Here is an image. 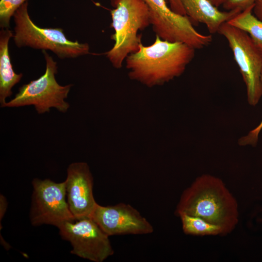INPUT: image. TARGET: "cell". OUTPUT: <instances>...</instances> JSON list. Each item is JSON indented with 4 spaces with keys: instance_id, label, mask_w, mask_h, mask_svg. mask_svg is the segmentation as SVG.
Here are the masks:
<instances>
[{
    "instance_id": "cell-8",
    "label": "cell",
    "mask_w": 262,
    "mask_h": 262,
    "mask_svg": "<svg viewBox=\"0 0 262 262\" xmlns=\"http://www.w3.org/2000/svg\"><path fill=\"white\" fill-rule=\"evenodd\" d=\"M32 185L30 219L33 226L47 224L58 228L66 222L76 220L66 200L65 181L56 182L35 178Z\"/></svg>"
},
{
    "instance_id": "cell-19",
    "label": "cell",
    "mask_w": 262,
    "mask_h": 262,
    "mask_svg": "<svg viewBox=\"0 0 262 262\" xmlns=\"http://www.w3.org/2000/svg\"><path fill=\"white\" fill-rule=\"evenodd\" d=\"M214 6L218 7L222 5L227 0H209ZM169 3V7L175 13L186 15L180 0H167Z\"/></svg>"
},
{
    "instance_id": "cell-18",
    "label": "cell",
    "mask_w": 262,
    "mask_h": 262,
    "mask_svg": "<svg viewBox=\"0 0 262 262\" xmlns=\"http://www.w3.org/2000/svg\"><path fill=\"white\" fill-rule=\"evenodd\" d=\"M257 0H227L222 5L227 11L239 10L243 11L255 4Z\"/></svg>"
},
{
    "instance_id": "cell-17",
    "label": "cell",
    "mask_w": 262,
    "mask_h": 262,
    "mask_svg": "<svg viewBox=\"0 0 262 262\" xmlns=\"http://www.w3.org/2000/svg\"><path fill=\"white\" fill-rule=\"evenodd\" d=\"M262 81V72L261 76ZM262 130V119L260 124L253 130L250 131L247 135L240 138L238 140V144L240 146L251 145L253 147L256 146L260 132Z\"/></svg>"
},
{
    "instance_id": "cell-7",
    "label": "cell",
    "mask_w": 262,
    "mask_h": 262,
    "mask_svg": "<svg viewBox=\"0 0 262 262\" xmlns=\"http://www.w3.org/2000/svg\"><path fill=\"white\" fill-rule=\"evenodd\" d=\"M148 7L150 23L156 35L169 42H180L194 49H201L212 41L211 34H203L193 27L189 17L174 12L167 0H144Z\"/></svg>"
},
{
    "instance_id": "cell-21",
    "label": "cell",
    "mask_w": 262,
    "mask_h": 262,
    "mask_svg": "<svg viewBox=\"0 0 262 262\" xmlns=\"http://www.w3.org/2000/svg\"><path fill=\"white\" fill-rule=\"evenodd\" d=\"M0 218L2 217L6 209L7 202L6 198L0 195Z\"/></svg>"
},
{
    "instance_id": "cell-2",
    "label": "cell",
    "mask_w": 262,
    "mask_h": 262,
    "mask_svg": "<svg viewBox=\"0 0 262 262\" xmlns=\"http://www.w3.org/2000/svg\"><path fill=\"white\" fill-rule=\"evenodd\" d=\"M195 49L180 42H169L156 35L154 42L126 58L132 80L151 87L162 85L181 75L195 57Z\"/></svg>"
},
{
    "instance_id": "cell-12",
    "label": "cell",
    "mask_w": 262,
    "mask_h": 262,
    "mask_svg": "<svg viewBox=\"0 0 262 262\" xmlns=\"http://www.w3.org/2000/svg\"><path fill=\"white\" fill-rule=\"evenodd\" d=\"M186 15L190 19L204 24L211 34L218 33L220 26L241 11L236 9L222 11L209 0H180Z\"/></svg>"
},
{
    "instance_id": "cell-3",
    "label": "cell",
    "mask_w": 262,
    "mask_h": 262,
    "mask_svg": "<svg viewBox=\"0 0 262 262\" xmlns=\"http://www.w3.org/2000/svg\"><path fill=\"white\" fill-rule=\"evenodd\" d=\"M111 27L115 33L111 38L113 47L105 52L113 66L120 68L130 54L136 52L141 42L137 34L150 25L149 11L144 0H110Z\"/></svg>"
},
{
    "instance_id": "cell-20",
    "label": "cell",
    "mask_w": 262,
    "mask_h": 262,
    "mask_svg": "<svg viewBox=\"0 0 262 262\" xmlns=\"http://www.w3.org/2000/svg\"><path fill=\"white\" fill-rule=\"evenodd\" d=\"M255 16L262 20V0H257L253 9Z\"/></svg>"
},
{
    "instance_id": "cell-14",
    "label": "cell",
    "mask_w": 262,
    "mask_h": 262,
    "mask_svg": "<svg viewBox=\"0 0 262 262\" xmlns=\"http://www.w3.org/2000/svg\"><path fill=\"white\" fill-rule=\"evenodd\" d=\"M254 5L241 11L227 22L247 33L262 55V20L252 14Z\"/></svg>"
},
{
    "instance_id": "cell-6",
    "label": "cell",
    "mask_w": 262,
    "mask_h": 262,
    "mask_svg": "<svg viewBox=\"0 0 262 262\" xmlns=\"http://www.w3.org/2000/svg\"><path fill=\"white\" fill-rule=\"evenodd\" d=\"M218 33L227 40L246 88L247 100L256 105L262 97V55L246 32L224 23Z\"/></svg>"
},
{
    "instance_id": "cell-11",
    "label": "cell",
    "mask_w": 262,
    "mask_h": 262,
    "mask_svg": "<svg viewBox=\"0 0 262 262\" xmlns=\"http://www.w3.org/2000/svg\"><path fill=\"white\" fill-rule=\"evenodd\" d=\"M66 182L67 202L76 220L90 217L97 204L93 193V178L84 162L71 164Z\"/></svg>"
},
{
    "instance_id": "cell-1",
    "label": "cell",
    "mask_w": 262,
    "mask_h": 262,
    "mask_svg": "<svg viewBox=\"0 0 262 262\" xmlns=\"http://www.w3.org/2000/svg\"><path fill=\"white\" fill-rule=\"evenodd\" d=\"M198 216L231 233L239 222L237 201L222 180L210 174L195 179L182 193L175 214Z\"/></svg>"
},
{
    "instance_id": "cell-13",
    "label": "cell",
    "mask_w": 262,
    "mask_h": 262,
    "mask_svg": "<svg viewBox=\"0 0 262 262\" xmlns=\"http://www.w3.org/2000/svg\"><path fill=\"white\" fill-rule=\"evenodd\" d=\"M13 34L8 28H2L0 32V107L6 99L12 94V88L19 82L22 73H16L11 62L8 44Z\"/></svg>"
},
{
    "instance_id": "cell-5",
    "label": "cell",
    "mask_w": 262,
    "mask_h": 262,
    "mask_svg": "<svg viewBox=\"0 0 262 262\" xmlns=\"http://www.w3.org/2000/svg\"><path fill=\"white\" fill-rule=\"evenodd\" d=\"M42 52L46 62L44 74L21 86L15 97L1 107L33 105L39 114L49 112L51 108L62 113L67 111L69 104L65 99L67 98L72 85L63 86L57 82L55 77L57 73V63L45 50Z\"/></svg>"
},
{
    "instance_id": "cell-9",
    "label": "cell",
    "mask_w": 262,
    "mask_h": 262,
    "mask_svg": "<svg viewBox=\"0 0 262 262\" xmlns=\"http://www.w3.org/2000/svg\"><path fill=\"white\" fill-rule=\"evenodd\" d=\"M58 228L62 238L70 243L73 254L102 262L114 253L109 236L91 217L67 221Z\"/></svg>"
},
{
    "instance_id": "cell-16",
    "label": "cell",
    "mask_w": 262,
    "mask_h": 262,
    "mask_svg": "<svg viewBox=\"0 0 262 262\" xmlns=\"http://www.w3.org/2000/svg\"><path fill=\"white\" fill-rule=\"evenodd\" d=\"M26 1L27 0H0V26L1 28L9 29L11 17Z\"/></svg>"
},
{
    "instance_id": "cell-4",
    "label": "cell",
    "mask_w": 262,
    "mask_h": 262,
    "mask_svg": "<svg viewBox=\"0 0 262 262\" xmlns=\"http://www.w3.org/2000/svg\"><path fill=\"white\" fill-rule=\"evenodd\" d=\"M28 3L22 4L15 13L13 38L18 47L50 50L61 59L76 58L89 53L87 43L67 39L61 28H42L32 20L28 11Z\"/></svg>"
},
{
    "instance_id": "cell-10",
    "label": "cell",
    "mask_w": 262,
    "mask_h": 262,
    "mask_svg": "<svg viewBox=\"0 0 262 262\" xmlns=\"http://www.w3.org/2000/svg\"><path fill=\"white\" fill-rule=\"evenodd\" d=\"M90 217L109 236L151 233L153 227L131 205L119 203L103 206L97 204Z\"/></svg>"
},
{
    "instance_id": "cell-15",
    "label": "cell",
    "mask_w": 262,
    "mask_h": 262,
    "mask_svg": "<svg viewBox=\"0 0 262 262\" xmlns=\"http://www.w3.org/2000/svg\"><path fill=\"white\" fill-rule=\"evenodd\" d=\"M179 217L181 222L182 230L186 234L196 236L224 235L221 227L210 223L202 218L185 213L180 214Z\"/></svg>"
}]
</instances>
